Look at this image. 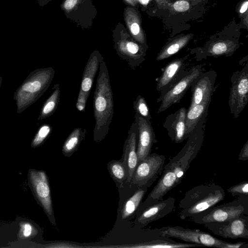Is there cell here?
I'll return each instance as SVG.
<instances>
[{
	"mask_svg": "<svg viewBox=\"0 0 248 248\" xmlns=\"http://www.w3.org/2000/svg\"><path fill=\"white\" fill-rule=\"evenodd\" d=\"M238 159L241 161H247L248 160V140H247L242 148Z\"/></svg>",
	"mask_w": 248,
	"mask_h": 248,
	"instance_id": "obj_33",
	"label": "cell"
},
{
	"mask_svg": "<svg viewBox=\"0 0 248 248\" xmlns=\"http://www.w3.org/2000/svg\"><path fill=\"white\" fill-rule=\"evenodd\" d=\"M206 116H203L198 123L179 152L164 165L160 177L146 200H160L181 183L185 173L202 148Z\"/></svg>",
	"mask_w": 248,
	"mask_h": 248,
	"instance_id": "obj_1",
	"label": "cell"
},
{
	"mask_svg": "<svg viewBox=\"0 0 248 248\" xmlns=\"http://www.w3.org/2000/svg\"><path fill=\"white\" fill-rule=\"evenodd\" d=\"M225 197L220 186L202 184L188 190L179 203V216L181 219L192 217L206 209L217 205Z\"/></svg>",
	"mask_w": 248,
	"mask_h": 248,
	"instance_id": "obj_3",
	"label": "cell"
},
{
	"mask_svg": "<svg viewBox=\"0 0 248 248\" xmlns=\"http://www.w3.org/2000/svg\"><path fill=\"white\" fill-rule=\"evenodd\" d=\"M143 3H146L148 2L149 0H140Z\"/></svg>",
	"mask_w": 248,
	"mask_h": 248,
	"instance_id": "obj_37",
	"label": "cell"
},
{
	"mask_svg": "<svg viewBox=\"0 0 248 248\" xmlns=\"http://www.w3.org/2000/svg\"><path fill=\"white\" fill-rule=\"evenodd\" d=\"M175 199L173 197L156 201H147L144 207L137 218V223L140 227L162 218L170 214L175 208Z\"/></svg>",
	"mask_w": 248,
	"mask_h": 248,
	"instance_id": "obj_11",
	"label": "cell"
},
{
	"mask_svg": "<svg viewBox=\"0 0 248 248\" xmlns=\"http://www.w3.org/2000/svg\"><path fill=\"white\" fill-rule=\"evenodd\" d=\"M133 108L135 111V115L147 121L152 119L148 104L144 97L141 95H139L133 101Z\"/></svg>",
	"mask_w": 248,
	"mask_h": 248,
	"instance_id": "obj_27",
	"label": "cell"
},
{
	"mask_svg": "<svg viewBox=\"0 0 248 248\" xmlns=\"http://www.w3.org/2000/svg\"><path fill=\"white\" fill-rule=\"evenodd\" d=\"M46 247H49V248H73L75 247V246H72L70 245V244H67V243H55V244H52L48 246H46Z\"/></svg>",
	"mask_w": 248,
	"mask_h": 248,
	"instance_id": "obj_34",
	"label": "cell"
},
{
	"mask_svg": "<svg viewBox=\"0 0 248 248\" xmlns=\"http://www.w3.org/2000/svg\"><path fill=\"white\" fill-rule=\"evenodd\" d=\"M211 101L203 102L187 109L186 116V140L191 134L200 120L203 116L207 115Z\"/></svg>",
	"mask_w": 248,
	"mask_h": 248,
	"instance_id": "obj_21",
	"label": "cell"
},
{
	"mask_svg": "<svg viewBox=\"0 0 248 248\" xmlns=\"http://www.w3.org/2000/svg\"><path fill=\"white\" fill-rule=\"evenodd\" d=\"M187 57L178 58L170 62L164 67L158 78L156 89L159 96L168 90L185 73Z\"/></svg>",
	"mask_w": 248,
	"mask_h": 248,
	"instance_id": "obj_14",
	"label": "cell"
},
{
	"mask_svg": "<svg viewBox=\"0 0 248 248\" xmlns=\"http://www.w3.org/2000/svg\"><path fill=\"white\" fill-rule=\"evenodd\" d=\"M248 199L239 198L220 205H215L194 216L192 221L197 224L227 221L248 215Z\"/></svg>",
	"mask_w": 248,
	"mask_h": 248,
	"instance_id": "obj_6",
	"label": "cell"
},
{
	"mask_svg": "<svg viewBox=\"0 0 248 248\" xmlns=\"http://www.w3.org/2000/svg\"><path fill=\"white\" fill-rule=\"evenodd\" d=\"M77 0H66L64 3V7L66 10H70L73 8L77 3Z\"/></svg>",
	"mask_w": 248,
	"mask_h": 248,
	"instance_id": "obj_36",
	"label": "cell"
},
{
	"mask_svg": "<svg viewBox=\"0 0 248 248\" xmlns=\"http://www.w3.org/2000/svg\"><path fill=\"white\" fill-rule=\"evenodd\" d=\"M138 129L137 153L138 162L151 154L153 145L155 141V135L150 121L135 115Z\"/></svg>",
	"mask_w": 248,
	"mask_h": 248,
	"instance_id": "obj_16",
	"label": "cell"
},
{
	"mask_svg": "<svg viewBox=\"0 0 248 248\" xmlns=\"http://www.w3.org/2000/svg\"><path fill=\"white\" fill-rule=\"evenodd\" d=\"M235 71L231 78L232 83L228 104L231 114L238 118L248 102V62Z\"/></svg>",
	"mask_w": 248,
	"mask_h": 248,
	"instance_id": "obj_7",
	"label": "cell"
},
{
	"mask_svg": "<svg viewBox=\"0 0 248 248\" xmlns=\"http://www.w3.org/2000/svg\"><path fill=\"white\" fill-rule=\"evenodd\" d=\"M95 125L93 139L98 142L108 134L114 114L113 93L108 69L103 60L100 63L93 96Z\"/></svg>",
	"mask_w": 248,
	"mask_h": 248,
	"instance_id": "obj_2",
	"label": "cell"
},
{
	"mask_svg": "<svg viewBox=\"0 0 248 248\" xmlns=\"http://www.w3.org/2000/svg\"><path fill=\"white\" fill-rule=\"evenodd\" d=\"M192 37V34H187L172 39L162 48L158 53L156 60L160 61L171 57L185 47Z\"/></svg>",
	"mask_w": 248,
	"mask_h": 248,
	"instance_id": "obj_22",
	"label": "cell"
},
{
	"mask_svg": "<svg viewBox=\"0 0 248 248\" xmlns=\"http://www.w3.org/2000/svg\"><path fill=\"white\" fill-rule=\"evenodd\" d=\"M52 130L51 126L48 124H42L33 137L31 146L36 148L40 146L49 137Z\"/></svg>",
	"mask_w": 248,
	"mask_h": 248,
	"instance_id": "obj_29",
	"label": "cell"
},
{
	"mask_svg": "<svg viewBox=\"0 0 248 248\" xmlns=\"http://www.w3.org/2000/svg\"><path fill=\"white\" fill-rule=\"evenodd\" d=\"M202 72L201 64L186 70L184 75L163 95L157 98V103L161 102V104L157 113L164 111L172 105L179 103L194 81Z\"/></svg>",
	"mask_w": 248,
	"mask_h": 248,
	"instance_id": "obj_8",
	"label": "cell"
},
{
	"mask_svg": "<svg viewBox=\"0 0 248 248\" xmlns=\"http://www.w3.org/2000/svg\"><path fill=\"white\" fill-rule=\"evenodd\" d=\"M103 60L98 52L94 51L91 54L84 69L79 90L90 93L100 63Z\"/></svg>",
	"mask_w": 248,
	"mask_h": 248,
	"instance_id": "obj_20",
	"label": "cell"
},
{
	"mask_svg": "<svg viewBox=\"0 0 248 248\" xmlns=\"http://www.w3.org/2000/svg\"><path fill=\"white\" fill-rule=\"evenodd\" d=\"M211 232L223 238L248 239V217L243 215L227 221L203 224Z\"/></svg>",
	"mask_w": 248,
	"mask_h": 248,
	"instance_id": "obj_10",
	"label": "cell"
},
{
	"mask_svg": "<svg viewBox=\"0 0 248 248\" xmlns=\"http://www.w3.org/2000/svg\"><path fill=\"white\" fill-rule=\"evenodd\" d=\"M237 48L238 44L235 41L230 39L218 40L210 43L197 52L196 60L201 61L207 57L231 56Z\"/></svg>",
	"mask_w": 248,
	"mask_h": 248,
	"instance_id": "obj_18",
	"label": "cell"
},
{
	"mask_svg": "<svg viewBox=\"0 0 248 248\" xmlns=\"http://www.w3.org/2000/svg\"><path fill=\"white\" fill-rule=\"evenodd\" d=\"M248 6V1L246 0L244 1L240 5L239 9V13L240 15L242 16L245 13L247 12Z\"/></svg>",
	"mask_w": 248,
	"mask_h": 248,
	"instance_id": "obj_35",
	"label": "cell"
},
{
	"mask_svg": "<svg viewBox=\"0 0 248 248\" xmlns=\"http://www.w3.org/2000/svg\"><path fill=\"white\" fill-rule=\"evenodd\" d=\"M55 71L52 67L40 68L31 72L14 94L19 114L38 100L49 88Z\"/></svg>",
	"mask_w": 248,
	"mask_h": 248,
	"instance_id": "obj_4",
	"label": "cell"
},
{
	"mask_svg": "<svg viewBox=\"0 0 248 248\" xmlns=\"http://www.w3.org/2000/svg\"><path fill=\"white\" fill-rule=\"evenodd\" d=\"M110 176L120 186L127 179V173L123 162L117 160L109 162L107 166Z\"/></svg>",
	"mask_w": 248,
	"mask_h": 248,
	"instance_id": "obj_26",
	"label": "cell"
},
{
	"mask_svg": "<svg viewBox=\"0 0 248 248\" xmlns=\"http://www.w3.org/2000/svg\"><path fill=\"white\" fill-rule=\"evenodd\" d=\"M53 91L44 102L38 117L42 120L51 116L56 111L60 100L61 91L59 84H55L52 88Z\"/></svg>",
	"mask_w": 248,
	"mask_h": 248,
	"instance_id": "obj_24",
	"label": "cell"
},
{
	"mask_svg": "<svg viewBox=\"0 0 248 248\" xmlns=\"http://www.w3.org/2000/svg\"><path fill=\"white\" fill-rule=\"evenodd\" d=\"M118 52L133 70L139 67L145 60L146 49L132 41L122 42L118 46Z\"/></svg>",
	"mask_w": 248,
	"mask_h": 248,
	"instance_id": "obj_19",
	"label": "cell"
},
{
	"mask_svg": "<svg viewBox=\"0 0 248 248\" xmlns=\"http://www.w3.org/2000/svg\"><path fill=\"white\" fill-rule=\"evenodd\" d=\"M86 132L85 129L77 127L70 133L62 148V153L65 156H71L78 149L85 136Z\"/></svg>",
	"mask_w": 248,
	"mask_h": 248,
	"instance_id": "obj_25",
	"label": "cell"
},
{
	"mask_svg": "<svg viewBox=\"0 0 248 248\" xmlns=\"http://www.w3.org/2000/svg\"><path fill=\"white\" fill-rule=\"evenodd\" d=\"M217 77V72L213 70L202 72L197 77L190 87L192 96L188 108L203 102L211 101Z\"/></svg>",
	"mask_w": 248,
	"mask_h": 248,
	"instance_id": "obj_13",
	"label": "cell"
},
{
	"mask_svg": "<svg viewBox=\"0 0 248 248\" xmlns=\"http://www.w3.org/2000/svg\"><path fill=\"white\" fill-rule=\"evenodd\" d=\"M187 109L182 107L168 115L163 124L170 140L176 143L185 140L186 116Z\"/></svg>",
	"mask_w": 248,
	"mask_h": 248,
	"instance_id": "obj_17",
	"label": "cell"
},
{
	"mask_svg": "<svg viewBox=\"0 0 248 248\" xmlns=\"http://www.w3.org/2000/svg\"><path fill=\"white\" fill-rule=\"evenodd\" d=\"M2 81V78L1 77H0V89Z\"/></svg>",
	"mask_w": 248,
	"mask_h": 248,
	"instance_id": "obj_38",
	"label": "cell"
},
{
	"mask_svg": "<svg viewBox=\"0 0 248 248\" xmlns=\"http://www.w3.org/2000/svg\"><path fill=\"white\" fill-rule=\"evenodd\" d=\"M227 191L232 196H238L239 198L248 199V182L244 181L232 186L227 189Z\"/></svg>",
	"mask_w": 248,
	"mask_h": 248,
	"instance_id": "obj_30",
	"label": "cell"
},
{
	"mask_svg": "<svg viewBox=\"0 0 248 248\" xmlns=\"http://www.w3.org/2000/svg\"><path fill=\"white\" fill-rule=\"evenodd\" d=\"M127 0V1H130V0Z\"/></svg>",
	"mask_w": 248,
	"mask_h": 248,
	"instance_id": "obj_39",
	"label": "cell"
},
{
	"mask_svg": "<svg viewBox=\"0 0 248 248\" xmlns=\"http://www.w3.org/2000/svg\"><path fill=\"white\" fill-rule=\"evenodd\" d=\"M172 8L174 11L179 13L186 12L190 8V3L185 0H177L172 4Z\"/></svg>",
	"mask_w": 248,
	"mask_h": 248,
	"instance_id": "obj_32",
	"label": "cell"
},
{
	"mask_svg": "<svg viewBox=\"0 0 248 248\" xmlns=\"http://www.w3.org/2000/svg\"><path fill=\"white\" fill-rule=\"evenodd\" d=\"M138 139V129L137 120L135 119L128 132L125 140L124 153V164L127 173V182L131 183L133 173L138 163L137 145Z\"/></svg>",
	"mask_w": 248,
	"mask_h": 248,
	"instance_id": "obj_15",
	"label": "cell"
},
{
	"mask_svg": "<svg viewBox=\"0 0 248 248\" xmlns=\"http://www.w3.org/2000/svg\"><path fill=\"white\" fill-rule=\"evenodd\" d=\"M19 228L17 234L18 240H26L32 238L38 233L37 229L30 222L20 221L19 223Z\"/></svg>",
	"mask_w": 248,
	"mask_h": 248,
	"instance_id": "obj_28",
	"label": "cell"
},
{
	"mask_svg": "<svg viewBox=\"0 0 248 248\" xmlns=\"http://www.w3.org/2000/svg\"><path fill=\"white\" fill-rule=\"evenodd\" d=\"M29 179L35 196L50 220L54 222L50 189L47 175L43 170H30Z\"/></svg>",
	"mask_w": 248,
	"mask_h": 248,
	"instance_id": "obj_12",
	"label": "cell"
},
{
	"mask_svg": "<svg viewBox=\"0 0 248 248\" xmlns=\"http://www.w3.org/2000/svg\"><path fill=\"white\" fill-rule=\"evenodd\" d=\"M165 236L178 239L187 243L196 244L202 247L217 248H247L244 242L230 243L219 239L210 234L199 230L184 228L179 226H165L159 228Z\"/></svg>",
	"mask_w": 248,
	"mask_h": 248,
	"instance_id": "obj_5",
	"label": "cell"
},
{
	"mask_svg": "<svg viewBox=\"0 0 248 248\" xmlns=\"http://www.w3.org/2000/svg\"><path fill=\"white\" fill-rule=\"evenodd\" d=\"M163 155L152 153L138 162L131 184L138 187H149L161 174L165 164Z\"/></svg>",
	"mask_w": 248,
	"mask_h": 248,
	"instance_id": "obj_9",
	"label": "cell"
},
{
	"mask_svg": "<svg viewBox=\"0 0 248 248\" xmlns=\"http://www.w3.org/2000/svg\"><path fill=\"white\" fill-rule=\"evenodd\" d=\"M90 93L79 90L76 107L81 112H85L86 105Z\"/></svg>",
	"mask_w": 248,
	"mask_h": 248,
	"instance_id": "obj_31",
	"label": "cell"
},
{
	"mask_svg": "<svg viewBox=\"0 0 248 248\" xmlns=\"http://www.w3.org/2000/svg\"><path fill=\"white\" fill-rule=\"evenodd\" d=\"M148 188L147 186L138 187L134 194L125 202L121 212L123 219L130 217L136 211L141 203Z\"/></svg>",
	"mask_w": 248,
	"mask_h": 248,
	"instance_id": "obj_23",
	"label": "cell"
}]
</instances>
